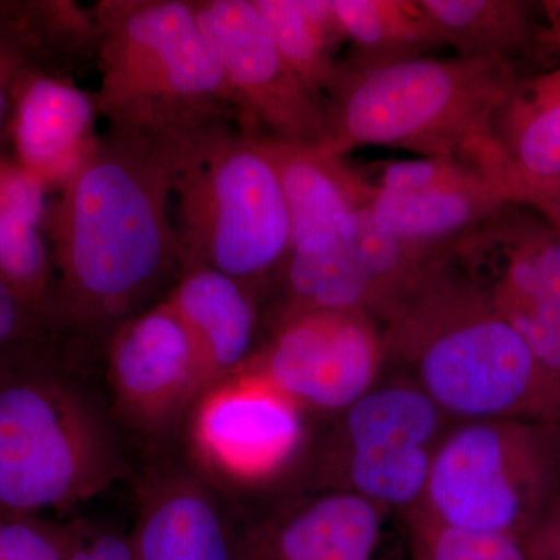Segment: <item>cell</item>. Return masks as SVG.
Segmentation results:
<instances>
[{
    "mask_svg": "<svg viewBox=\"0 0 560 560\" xmlns=\"http://www.w3.org/2000/svg\"><path fill=\"white\" fill-rule=\"evenodd\" d=\"M173 143L108 128L47 213L61 330L113 331L178 280Z\"/></svg>",
    "mask_w": 560,
    "mask_h": 560,
    "instance_id": "obj_1",
    "label": "cell"
},
{
    "mask_svg": "<svg viewBox=\"0 0 560 560\" xmlns=\"http://www.w3.org/2000/svg\"><path fill=\"white\" fill-rule=\"evenodd\" d=\"M386 361L456 422H560V394L451 250L420 265L377 320Z\"/></svg>",
    "mask_w": 560,
    "mask_h": 560,
    "instance_id": "obj_2",
    "label": "cell"
},
{
    "mask_svg": "<svg viewBox=\"0 0 560 560\" xmlns=\"http://www.w3.org/2000/svg\"><path fill=\"white\" fill-rule=\"evenodd\" d=\"M517 80L514 66L482 58L342 60L324 94L327 132L319 149L338 158L361 147L458 158L499 183L492 125Z\"/></svg>",
    "mask_w": 560,
    "mask_h": 560,
    "instance_id": "obj_3",
    "label": "cell"
},
{
    "mask_svg": "<svg viewBox=\"0 0 560 560\" xmlns=\"http://www.w3.org/2000/svg\"><path fill=\"white\" fill-rule=\"evenodd\" d=\"M94 10L98 116L176 143L237 121L219 54L191 0H101Z\"/></svg>",
    "mask_w": 560,
    "mask_h": 560,
    "instance_id": "obj_4",
    "label": "cell"
},
{
    "mask_svg": "<svg viewBox=\"0 0 560 560\" xmlns=\"http://www.w3.org/2000/svg\"><path fill=\"white\" fill-rule=\"evenodd\" d=\"M125 474L108 420L49 346L0 359V514L68 510Z\"/></svg>",
    "mask_w": 560,
    "mask_h": 560,
    "instance_id": "obj_5",
    "label": "cell"
},
{
    "mask_svg": "<svg viewBox=\"0 0 560 560\" xmlns=\"http://www.w3.org/2000/svg\"><path fill=\"white\" fill-rule=\"evenodd\" d=\"M172 195L183 264H200L256 293L290 249L289 200L260 136L231 124L173 143Z\"/></svg>",
    "mask_w": 560,
    "mask_h": 560,
    "instance_id": "obj_6",
    "label": "cell"
},
{
    "mask_svg": "<svg viewBox=\"0 0 560 560\" xmlns=\"http://www.w3.org/2000/svg\"><path fill=\"white\" fill-rule=\"evenodd\" d=\"M560 492V422H456L418 510L453 528L523 541Z\"/></svg>",
    "mask_w": 560,
    "mask_h": 560,
    "instance_id": "obj_7",
    "label": "cell"
},
{
    "mask_svg": "<svg viewBox=\"0 0 560 560\" xmlns=\"http://www.w3.org/2000/svg\"><path fill=\"white\" fill-rule=\"evenodd\" d=\"M289 200L290 249L278 280L282 316L357 311L374 319L378 296L357 249L361 178L346 158L319 147L264 138Z\"/></svg>",
    "mask_w": 560,
    "mask_h": 560,
    "instance_id": "obj_8",
    "label": "cell"
},
{
    "mask_svg": "<svg viewBox=\"0 0 560 560\" xmlns=\"http://www.w3.org/2000/svg\"><path fill=\"white\" fill-rule=\"evenodd\" d=\"M455 423L405 375L378 382L324 438L316 485L407 515L422 503L434 456Z\"/></svg>",
    "mask_w": 560,
    "mask_h": 560,
    "instance_id": "obj_9",
    "label": "cell"
},
{
    "mask_svg": "<svg viewBox=\"0 0 560 560\" xmlns=\"http://www.w3.org/2000/svg\"><path fill=\"white\" fill-rule=\"evenodd\" d=\"M452 256L521 335L560 394V231L510 202L460 238Z\"/></svg>",
    "mask_w": 560,
    "mask_h": 560,
    "instance_id": "obj_10",
    "label": "cell"
},
{
    "mask_svg": "<svg viewBox=\"0 0 560 560\" xmlns=\"http://www.w3.org/2000/svg\"><path fill=\"white\" fill-rule=\"evenodd\" d=\"M219 54L241 130L301 147L326 140V102L283 60L253 0H191Z\"/></svg>",
    "mask_w": 560,
    "mask_h": 560,
    "instance_id": "obj_11",
    "label": "cell"
},
{
    "mask_svg": "<svg viewBox=\"0 0 560 560\" xmlns=\"http://www.w3.org/2000/svg\"><path fill=\"white\" fill-rule=\"evenodd\" d=\"M382 330L357 311L282 316L246 368L260 372L304 411L340 415L374 388L386 366Z\"/></svg>",
    "mask_w": 560,
    "mask_h": 560,
    "instance_id": "obj_12",
    "label": "cell"
},
{
    "mask_svg": "<svg viewBox=\"0 0 560 560\" xmlns=\"http://www.w3.org/2000/svg\"><path fill=\"white\" fill-rule=\"evenodd\" d=\"M304 412L264 374L245 366L206 389L191 408L190 451L209 474L232 485L275 480L300 455Z\"/></svg>",
    "mask_w": 560,
    "mask_h": 560,
    "instance_id": "obj_13",
    "label": "cell"
},
{
    "mask_svg": "<svg viewBox=\"0 0 560 560\" xmlns=\"http://www.w3.org/2000/svg\"><path fill=\"white\" fill-rule=\"evenodd\" d=\"M108 381L117 410L136 429H172L209 388L197 346L162 300L109 335Z\"/></svg>",
    "mask_w": 560,
    "mask_h": 560,
    "instance_id": "obj_14",
    "label": "cell"
},
{
    "mask_svg": "<svg viewBox=\"0 0 560 560\" xmlns=\"http://www.w3.org/2000/svg\"><path fill=\"white\" fill-rule=\"evenodd\" d=\"M94 95L62 73L28 69L14 91L9 120L13 160L47 191L61 190L97 150Z\"/></svg>",
    "mask_w": 560,
    "mask_h": 560,
    "instance_id": "obj_15",
    "label": "cell"
},
{
    "mask_svg": "<svg viewBox=\"0 0 560 560\" xmlns=\"http://www.w3.org/2000/svg\"><path fill=\"white\" fill-rule=\"evenodd\" d=\"M128 536L132 560H237L219 504L198 478L178 469L143 480Z\"/></svg>",
    "mask_w": 560,
    "mask_h": 560,
    "instance_id": "obj_16",
    "label": "cell"
},
{
    "mask_svg": "<svg viewBox=\"0 0 560 560\" xmlns=\"http://www.w3.org/2000/svg\"><path fill=\"white\" fill-rule=\"evenodd\" d=\"M383 515L370 501L327 490L235 540L237 560H371Z\"/></svg>",
    "mask_w": 560,
    "mask_h": 560,
    "instance_id": "obj_17",
    "label": "cell"
},
{
    "mask_svg": "<svg viewBox=\"0 0 560 560\" xmlns=\"http://www.w3.org/2000/svg\"><path fill=\"white\" fill-rule=\"evenodd\" d=\"M500 186L523 205L560 180V68L518 79L497 110Z\"/></svg>",
    "mask_w": 560,
    "mask_h": 560,
    "instance_id": "obj_18",
    "label": "cell"
},
{
    "mask_svg": "<svg viewBox=\"0 0 560 560\" xmlns=\"http://www.w3.org/2000/svg\"><path fill=\"white\" fill-rule=\"evenodd\" d=\"M164 300L197 346L210 386L246 366L259 326L253 290L205 265L183 264Z\"/></svg>",
    "mask_w": 560,
    "mask_h": 560,
    "instance_id": "obj_19",
    "label": "cell"
},
{
    "mask_svg": "<svg viewBox=\"0 0 560 560\" xmlns=\"http://www.w3.org/2000/svg\"><path fill=\"white\" fill-rule=\"evenodd\" d=\"M361 201L389 234L422 259L448 253L511 202L490 176L404 195L372 189L361 178Z\"/></svg>",
    "mask_w": 560,
    "mask_h": 560,
    "instance_id": "obj_20",
    "label": "cell"
},
{
    "mask_svg": "<svg viewBox=\"0 0 560 560\" xmlns=\"http://www.w3.org/2000/svg\"><path fill=\"white\" fill-rule=\"evenodd\" d=\"M445 47L456 57L482 58L514 66L540 51L544 28L534 21L533 3L521 0H419Z\"/></svg>",
    "mask_w": 560,
    "mask_h": 560,
    "instance_id": "obj_21",
    "label": "cell"
},
{
    "mask_svg": "<svg viewBox=\"0 0 560 560\" xmlns=\"http://www.w3.org/2000/svg\"><path fill=\"white\" fill-rule=\"evenodd\" d=\"M331 9L350 44L346 61L411 60L445 47L419 0H331Z\"/></svg>",
    "mask_w": 560,
    "mask_h": 560,
    "instance_id": "obj_22",
    "label": "cell"
},
{
    "mask_svg": "<svg viewBox=\"0 0 560 560\" xmlns=\"http://www.w3.org/2000/svg\"><path fill=\"white\" fill-rule=\"evenodd\" d=\"M283 60L324 98L337 77L335 50L345 39L331 0H253Z\"/></svg>",
    "mask_w": 560,
    "mask_h": 560,
    "instance_id": "obj_23",
    "label": "cell"
},
{
    "mask_svg": "<svg viewBox=\"0 0 560 560\" xmlns=\"http://www.w3.org/2000/svg\"><path fill=\"white\" fill-rule=\"evenodd\" d=\"M412 560H528L522 541L453 528L415 510L404 515Z\"/></svg>",
    "mask_w": 560,
    "mask_h": 560,
    "instance_id": "obj_24",
    "label": "cell"
},
{
    "mask_svg": "<svg viewBox=\"0 0 560 560\" xmlns=\"http://www.w3.org/2000/svg\"><path fill=\"white\" fill-rule=\"evenodd\" d=\"M355 168L372 189L396 195L440 189L490 176L478 165L458 158L418 156L415 160L372 162Z\"/></svg>",
    "mask_w": 560,
    "mask_h": 560,
    "instance_id": "obj_25",
    "label": "cell"
},
{
    "mask_svg": "<svg viewBox=\"0 0 560 560\" xmlns=\"http://www.w3.org/2000/svg\"><path fill=\"white\" fill-rule=\"evenodd\" d=\"M72 523L43 515L0 514V560H69Z\"/></svg>",
    "mask_w": 560,
    "mask_h": 560,
    "instance_id": "obj_26",
    "label": "cell"
},
{
    "mask_svg": "<svg viewBox=\"0 0 560 560\" xmlns=\"http://www.w3.org/2000/svg\"><path fill=\"white\" fill-rule=\"evenodd\" d=\"M57 327L32 311L0 280V359L46 348Z\"/></svg>",
    "mask_w": 560,
    "mask_h": 560,
    "instance_id": "obj_27",
    "label": "cell"
},
{
    "mask_svg": "<svg viewBox=\"0 0 560 560\" xmlns=\"http://www.w3.org/2000/svg\"><path fill=\"white\" fill-rule=\"evenodd\" d=\"M46 195L39 180L0 153V220L40 226L47 219Z\"/></svg>",
    "mask_w": 560,
    "mask_h": 560,
    "instance_id": "obj_28",
    "label": "cell"
},
{
    "mask_svg": "<svg viewBox=\"0 0 560 560\" xmlns=\"http://www.w3.org/2000/svg\"><path fill=\"white\" fill-rule=\"evenodd\" d=\"M69 560H132L130 536L110 526L73 522Z\"/></svg>",
    "mask_w": 560,
    "mask_h": 560,
    "instance_id": "obj_29",
    "label": "cell"
},
{
    "mask_svg": "<svg viewBox=\"0 0 560 560\" xmlns=\"http://www.w3.org/2000/svg\"><path fill=\"white\" fill-rule=\"evenodd\" d=\"M528 560H560V492L522 541Z\"/></svg>",
    "mask_w": 560,
    "mask_h": 560,
    "instance_id": "obj_30",
    "label": "cell"
},
{
    "mask_svg": "<svg viewBox=\"0 0 560 560\" xmlns=\"http://www.w3.org/2000/svg\"><path fill=\"white\" fill-rule=\"evenodd\" d=\"M28 69L36 68L10 40L0 36V135L9 127L18 81Z\"/></svg>",
    "mask_w": 560,
    "mask_h": 560,
    "instance_id": "obj_31",
    "label": "cell"
},
{
    "mask_svg": "<svg viewBox=\"0 0 560 560\" xmlns=\"http://www.w3.org/2000/svg\"><path fill=\"white\" fill-rule=\"evenodd\" d=\"M523 206L536 210L545 220L560 231V180L548 189L537 191L523 202Z\"/></svg>",
    "mask_w": 560,
    "mask_h": 560,
    "instance_id": "obj_32",
    "label": "cell"
}]
</instances>
